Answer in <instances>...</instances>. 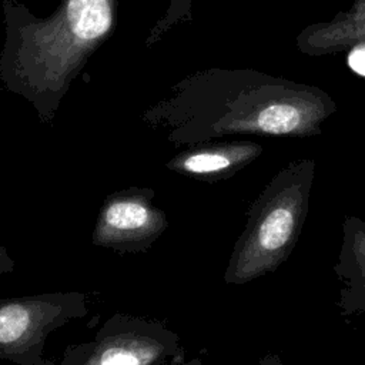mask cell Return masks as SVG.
Masks as SVG:
<instances>
[{
    "instance_id": "3",
    "label": "cell",
    "mask_w": 365,
    "mask_h": 365,
    "mask_svg": "<svg viewBox=\"0 0 365 365\" xmlns=\"http://www.w3.org/2000/svg\"><path fill=\"white\" fill-rule=\"evenodd\" d=\"M88 314L81 291H56L0 298V361L14 365H54L43 355L51 332Z\"/></svg>"
},
{
    "instance_id": "12",
    "label": "cell",
    "mask_w": 365,
    "mask_h": 365,
    "mask_svg": "<svg viewBox=\"0 0 365 365\" xmlns=\"http://www.w3.org/2000/svg\"><path fill=\"white\" fill-rule=\"evenodd\" d=\"M178 365H202V359L200 356H195V358H191V359H184Z\"/></svg>"
},
{
    "instance_id": "2",
    "label": "cell",
    "mask_w": 365,
    "mask_h": 365,
    "mask_svg": "<svg viewBox=\"0 0 365 365\" xmlns=\"http://www.w3.org/2000/svg\"><path fill=\"white\" fill-rule=\"evenodd\" d=\"M184 355L178 334L165 324L115 312L90 341L68 345L61 365H178Z\"/></svg>"
},
{
    "instance_id": "7",
    "label": "cell",
    "mask_w": 365,
    "mask_h": 365,
    "mask_svg": "<svg viewBox=\"0 0 365 365\" xmlns=\"http://www.w3.org/2000/svg\"><path fill=\"white\" fill-rule=\"evenodd\" d=\"M67 19L71 36L81 43H87L108 30L111 11L107 0H70Z\"/></svg>"
},
{
    "instance_id": "4",
    "label": "cell",
    "mask_w": 365,
    "mask_h": 365,
    "mask_svg": "<svg viewBox=\"0 0 365 365\" xmlns=\"http://www.w3.org/2000/svg\"><path fill=\"white\" fill-rule=\"evenodd\" d=\"M154 197L148 187H127L107 195L91 232L93 245L120 254L150 250L168 228V218Z\"/></svg>"
},
{
    "instance_id": "11",
    "label": "cell",
    "mask_w": 365,
    "mask_h": 365,
    "mask_svg": "<svg viewBox=\"0 0 365 365\" xmlns=\"http://www.w3.org/2000/svg\"><path fill=\"white\" fill-rule=\"evenodd\" d=\"M258 365H285L284 361L281 359V356L278 354L274 352H268L265 354L259 361Z\"/></svg>"
},
{
    "instance_id": "1",
    "label": "cell",
    "mask_w": 365,
    "mask_h": 365,
    "mask_svg": "<svg viewBox=\"0 0 365 365\" xmlns=\"http://www.w3.org/2000/svg\"><path fill=\"white\" fill-rule=\"evenodd\" d=\"M314 167L309 161L281 170L247 211L230 255L224 282L242 285L274 272L294 251L308 215Z\"/></svg>"
},
{
    "instance_id": "6",
    "label": "cell",
    "mask_w": 365,
    "mask_h": 365,
    "mask_svg": "<svg viewBox=\"0 0 365 365\" xmlns=\"http://www.w3.org/2000/svg\"><path fill=\"white\" fill-rule=\"evenodd\" d=\"M259 153L252 144H230L220 147H207L182 153L167 163V168L182 175L217 181L235 174Z\"/></svg>"
},
{
    "instance_id": "9",
    "label": "cell",
    "mask_w": 365,
    "mask_h": 365,
    "mask_svg": "<svg viewBox=\"0 0 365 365\" xmlns=\"http://www.w3.org/2000/svg\"><path fill=\"white\" fill-rule=\"evenodd\" d=\"M348 63H349V67L355 73L365 76V46H359V47L354 48L349 53Z\"/></svg>"
},
{
    "instance_id": "5",
    "label": "cell",
    "mask_w": 365,
    "mask_h": 365,
    "mask_svg": "<svg viewBox=\"0 0 365 365\" xmlns=\"http://www.w3.org/2000/svg\"><path fill=\"white\" fill-rule=\"evenodd\" d=\"M334 274L338 282V314L348 324L365 328V221L356 215L344 218Z\"/></svg>"
},
{
    "instance_id": "8",
    "label": "cell",
    "mask_w": 365,
    "mask_h": 365,
    "mask_svg": "<svg viewBox=\"0 0 365 365\" xmlns=\"http://www.w3.org/2000/svg\"><path fill=\"white\" fill-rule=\"evenodd\" d=\"M254 128L267 134H291L305 127L302 111L288 103L269 104L262 108L254 121Z\"/></svg>"
},
{
    "instance_id": "10",
    "label": "cell",
    "mask_w": 365,
    "mask_h": 365,
    "mask_svg": "<svg viewBox=\"0 0 365 365\" xmlns=\"http://www.w3.org/2000/svg\"><path fill=\"white\" fill-rule=\"evenodd\" d=\"M14 267H16L14 259L10 257L7 250L0 245V275L11 272L14 269Z\"/></svg>"
}]
</instances>
